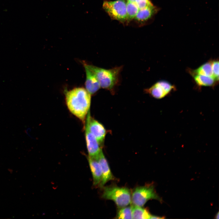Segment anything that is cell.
<instances>
[{"mask_svg": "<svg viewBox=\"0 0 219 219\" xmlns=\"http://www.w3.org/2000/svg\"><path fill=\"white\" fill-rule=\"evenodd\" d=\"M64 92L68 109L84 124L90 111L91 94L82 87L75 88L68 91L65 90Z\"/></svg>", "mask_w": 219, "mask_h": 219, "instance_id": "6da1fadb", "label": "cell"}, {"mask_svg": "<svg viewBox=\"0 0 219 219\" xmlns=\"http://www.w3.org/2000/svg\"><path fill=\"white\" fill-rule=\"evenodd\" d=\"M94 74L100 87L113 93L115 88L120 82V75L122 66L116 67L109 69L86 64Z\"/></svg>", "mask_w": 219, "mask_h": 219, "instance_id": "7a4b0ae2", "label": "cell"}, {"mask_svg": "<svg viewBox=\"0 0 219 219\" xmlns=\"http://www.w3.org/2000/svg\"><path fill=\"white\" fill-rule=\"evenodd\" d=\"M102 197L112 200L120 208L128 206L131 202L130 192L127 187L114 186L105 187Z\"/></svg>", "mask_w": 219, "mask_h": 219, "instance_id": "3957f363", "label": "cell"}, {"mask_svg": "<svg viewBox=\"0 0 219 219\" xmlns=\"http://www.w3.org/2000/svg\"><path fill=\"white\" fill-rule=\"evenodd\" d=\"M151 199L162 201L156 193L153 185H151L136 187L133 191L131 196V202L133 205L141 207Z\"/></svg>", "mask_w": 219, "mask_h": 219, "instance_id": "277c9868", "label": "cell"}, {"mask_svg": "<svg viewBox=\"0 0 219 219\" xmlns=\"http://www.w3.org/2000/svg\"><path fill=\"white\" fill-rule=\"evenodd\" d=\"M126 5L125 0L105 1L103 8L112 19L123 21L127 20Z\"/></svg>", "mask_w": 219, "mask_h": 219, "instance_id": "5b68a950", "label": "cell"}, {"mask_svg": "<svg viewBox=\"0 0 219 219\" xmlns=\"http://www.w3.org/2000/svg\"><path fill=\"white\" fill-rule=\"evenodd\" d=\"M174 86L168 82L159 81L150 88L145 89V92L155 99H162L169 95L174 89Z\"/></svg>", "mask_w": 219, "mask_h": 219, "instance_id": "8992f818", "label": "cell"}, {"mask_svg": "<svg viewBox=\"0 0 219 219\" xmlns=\"http://www.w3.org/2000/svg\"><path fill=\"white\" fill-rule=\"evenodd\" d=\"M85 126L95 136L101 145L103 143L106 134V130L103 125L92 118L89 112L86 119Z\"/></svg>", "mask_w": 219, "mask_h": 219, "instance_id": "52a82bcc", "label": "cell"}, {"mask_svg": "<svg viewBox=\"0 0 219 219\" xmlns=\"http://www.w3.org/2000/svg\"><path fill=\"white\" fill-rule=\"evenodd\" d=\"M85 138L89 157L97 158L102 150L95 136L85 126Z\"/></svg>", "mask_w": 219, "mask_h": 219, "instance_id": "ba28073f", "label": "cell"}, {"mask_svg": "<svg viewBox=\"0 0 219 219\" xmlns=\"http://www.w3.org/2000/svg\"><path fill=\"white\" fill-rule=\"evenodd\" d=\"M97 158L100 164L102 172V178L99 185L101 187H103L107 182L114 180L115 178L111 172L102 150L101 151Z\"/></svg>", "mask_w": 219, "mask_h": 219, "instance_id": "9c48e42d", "label": "cell"}, {"mask_svg": "<svg viewBox=\"0 0 219 219\" xmlns=\"http://www.w3.org/2000/svg\"><path fill=\"white\" fill-rule=\"evenodd\" d=\"M86 73L85 82L86 89L91 95L94 94L101 88L99 83L94 74L86 65L84 64Z\"/></svg>", "mask_w": 219, "mask_h": 219, "instance_id": "30bf717a", "label": "cell"}, {"mask_svg": "<svg viewBox=\"0 0 219 219\" xmlns=\"http://www.w3.org/2000/svg\"><path fill=\"white\" fill-rule=\"evenodd\" d=\"M88 160L92 174L93 184L99 185L102 178V172L100 164L97 158L88 156Z\"/></svg>", "mask_w": 219, "mask_h": 219, "instance_id": "8fae6325", "label": "cell"}, {"mask_svg": "<svg viewBox=\"0 0 219 219\" xmlns=\"http://www.w3.org/2000/svg\"><path fill=\"white\" fill-rule=\"evenodd\" d=\"M157 10L156 7L153 5L143 9H139L134 18L139 21H146L152 17L157 12Z\"/></svg>", "mask_w": 219, "mask_h": 219, "instance_id": "7c38bea8", "label": "cell"}, {"mask_svg": "<svg viewBox=\"0 0 219 219\" xmlns=\"http://www.w3.org/2000/svg\"><path fill=\"white\" fill-rule=\"evenodd\" d=\"M195 82L199 86H212L214 85L217 81L212 77L198 74L191 75Z\"/></svg>", "mask_w": 219, "mask_h": 219, "instance_id": "4fadbf2b", "label": "cell"}, {"mask_svg": "<svg viewBox=\"0 0 219 219\" xmlns=\"http://www.w3.org/2000/svg\"><path fill=\"white\" fill-rule=\"evenodd\" d=\"M151 215L147 210L142 207L132 206V219H150Z\"/></svg>", "mask_w": 219, "mask_h": 219, "instance_id": "5bb4252c", "label": "cell"}, {"mask_svg": "<svg viewBox=\"0 0 219 219\" xmlns=\"http://www.w3.org/2000/svg\"><path fill=\"white\" fill-rule=\"evenodd\" d=\"M191 73V75L198 74L213 77L211 61L203 64L196 69L192 71Z\"/></svg>", "mask_w": 219, "mask_h": 219, "instance_id": "9a60e30c", "label": "cell"}, {"mask_svg": "<svg viewBox=\"0 0 219 219\" xmlns=\"http://www.w3.org/2000/svg\"><path fill=\"white\" fill-rule=\"evenodd\" d=\"M127 20H131L134 18L136 16L139 8L135 2H127Z\"/></svg>", "mask_w": 219, "mask_h": 219, "instance_id": "2e32d148", "label": "cell"}, {"mask_svg": "<svg viewBox=\"0 0 219 219\" xmlns=\"http://www.w3.org/2000/svg\"><path fill=\"white\" fill-rule=\"evenodd\" d=\"M116 217L118 219H132V206L121 207L118 211Z\"/></svg>", "mask_w": 219, "mask_h": 219, "instance_id": "e0dca14e", "label": "cell"}, {"mask_svg": "<svg viewBox=\"0 0 219 219\" xmlns=\"http://www.w3.org/2000/svg\"><path fill=\"white\" fill-rule=\"evenodd\" d=\"M211 64L213 72V77L217 81H218L219 61L217 60L211 61Z\"/></svg>", "mask_w": 219, "mask_h": 219, "instance_id": "ac0fdd59", "label": "cell"}, {"mask_svg": "<svg viewBox=\"0 0 219 219\" xmlns=\"http://www.w3.org/2000/svg\"><path fill=\"white\" fill-rule=\"evenodd\" d=\"M135 3L139 9H143L153 5L149 0H135Z\"/></svg>", "mask_w": 219, "mask_h": 219, "instance_id": "d6986e66", "label": "cell"}, {"mask_svg": "<svg viewBox=\"0 0 219 219\" xmlns=\"http://www.w3.org/2000/svg\"><path fill=\"white\" fill-rule=\"evenodd\" d=\"M164 218L163 217H161L151 215V216L150 218V219H163V218Z\"/></svg>", "mask_w": 219, "mask_h": 219, "instance_id": "ffe728a7", "label": "cell"}, {"mask_svg": "<svg viewBox=\"0 0 219 219\" xmlns=\"http://www.w3.org/2000/svg\"><path fill=\"white\" fill-rule=\"evenodd\" d=\"M215 218L217 219H218L219 218V214L218 212H217V213L216 215Z\"/></svg>", "mask_w": 219, "mask_h": 219, "instance_id": "44dd1931", "label": "cell"}]
</instances>
